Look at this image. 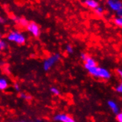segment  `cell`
<instances>
[{
	"instance_id": "ac0fdd59",
	"label": "cell",
	"mask_w": 122,
	"mask_h": 122,
	"mask_svg": "<svg viewBox=\"0 0 122 122\" xmlns=\"http://www.w3.org/2000/svg\"><path fill=\"white\" fill-rule=\"evenodd\" d=\"M116 91L118 93H121L122 92V84H118L117 87H116Z\"/></svg>"
},
{
	"instance_id": "9c48e42d",
	"label": "cell",
	"mask_w": 122,
	"mask_h": 122,
	"mask_svg": "<svg viewBox=\"0 0 122 122\" xmlns=\"http://www.w3.org/2000/svg\"><path fill=\"white\" fill-rule=\"evenodd\" d=\"M84 67H92L97 65L96 60L89 56H87V58L84 60Z\"/></svg>"
},
{
	"instance_id": "7402d4cb",
	"label": "cell",
	"mask_w": 122,
	"mask_h": 122,
	"mask_svg": "<svg viewBox=\"0 0 122 122\" xmlns=\"http://www.w3.org/2000/svg\"><path fill=\"white\" fill-rule=\"evenodd\" d=\"M116 13H117L118 16H120V17H121V16H122V9H121V10H118V11L116 12Z\"/></svg>"
},
{
	"instance_id": "d4e9b609",
	"label": "cell",
	"mask_w": 122,
	"mask_h": 122,
	"mask_svg": "<svg viewBox=\"0 0 122 122\" xmlns=\"http://www.w3.org/2000/svg\"><path fill=\"white\" fill-rule=\"evenodd\" d=\"M1 36H2V35H1V34H0V38H1Z\"/></svg>"
},
{
	"instance_id": "ffe728a7",
	"label": "cell",
	"mask_w": 122,
	"mask_h": 122,
	"mask_svg": "<svg viewBox=\"0 0 122 122\" xmlns=\"http://www.w3.org/2000/svg\"><path fill=\"white\" fill-rule=\"evenodd\" d=\"M88 55L87 54H86V53H81V59L84 61L86 58H87V56Z\"/></svg>"
},
{
	"instance_id": "e0dca14e",
	"label": "cell",
	"mask_w": 122,
	"mask_h": 122,
	"mask_svg": "<svg viewBox=\"0 0 122 122\" xmlns=\"http://www.w3.org/2000/svg\"><path fill=\"white\" fill-rule=\"evenodd\" d=\"M7 44L3 41V40H0V51H2L5 48H6Z\"/></svg>"
},
{
	"instance_id": "3957f363",
	"label": "cell",
	"mask_w": 122,
	"mask_h": 122,
	"mask_svg": "<svg viewBox=\"0 0 122 122\" xmlns=\"http://www.w3.org/2000/svg\"><path fill=\"white\" fill-rule=\"evenodd\" d=\"M60 60V56L59 54H54L49 58L45 59V61L43 63V68L45 71H48L51 70L55 64Z\"/></svg>"
},
{
	"instance_id": "9a60e30c",
	"label": "cell",
	"mask_w": 122,
	"mask_h": 122,
	"mask_svg": "<svg viewBox=\"0 0 122 122\" xmlns=\"http://www.w3.org/2000/svg\"><path fill=\"white\" fill-rule=\"evenodd\" d=\"M19 23L22 27H27V25L28 24V21L25 19H19Z\"/></svg>"
},
{
	"instance_id": "ba28073f",
	"label": "cell",
	"mask_w": 122,
	"mask_h": 122,
	"mask_svg": "<svg viewBox=\"0 0 122 122\" xmlns=\"http://www.w3.org/2000/svg\"><path fill=\"white\" fill-rule=\"evenodd\" d=\"M84 4L86 5V6L88 7L89 8H91L93 10H95L97 7L99 6V3L96 0H85Z\"/></svg>"
},
{
	"instance_id": "277c9868",
	"label": "cell",
	"mask_w": 122,
	"mask_h": 122,
	"mask_svg": "<svg viewBox=\"0 0 122 122\" xmlns=\"http://www.w3.org/2000/svg\"><path fill=\"white\" fill-rule=\"evenodd\" d=\"M26 27H27V30L29 31L33 36L39 37V36H40V33H41L40 28L38 26V25L36 24L35 22L28 23Z\"/></svg>"
},
{
	"instance_id": "2e32d148",
	"label": "cell",
	"mask_w": 122,
	"mask_h": 122,
	"mask_svg": "<svg viewBox=\"0 0 122 122\" xmlns=\"http://www.w3.org/2000/svg\"><path fill=\"white\" fill-rule=\"evenodd\" d=\"M66 51L68 53H73V47H72L70 45H67L66 46Z\"/></svg>"
},
{
	"instance_id": "5b68a950",
	"label": "cell",
	"mask_w": 122,
	"mask_h": 122,
	"mask_svg": "<svg viewBox=\"0 0 122 122\" xmlns=\"http://www.w3.org/2000/svg\"><path fill=\"white\" fill-rule=\"evenodd\" d=\"M107 5L115 12L122 9V3L121 0H107Z\"/></svg>"
},
{
	"instance_id": "52a82bcc",
	"label": "cell",
	"mask_w": 122,
	"mask_h": 122,
	"mask_svg": "<svg viewBox=\"0 0 122 122\" xmlns=\"http://www.w3.org/2000/svg\"><path fill=\"white\" fill-rule=\"evenodd\" d=\"M107 104H108L109 107L112 111L113 113H115L116 115L117 113L119 112V107H118V104L114 101H112V100H110V101H108V102H107Z\"/></svg>"
},
{
	"instance_id": "7a4b0ae2",
	"label": "cell",
	"mask_w": 122,
	"mask_h": 122,
	"mask_svg": "<svg viewBox=\"0 0 122 122\" xmlns=\"http://www.w3.org/2000/svg\"><path fill=\"white\" fill-rule=\"evenodd\" d=\"M8 41H13L16 43L18 45H24L26 41V38L25 36L17 31H12L10 32L8 36H7Z\"/></svg>"
},
{
	"instance_id": "8992f818",
	"label": "cell",
	"mask_w": 122,
	"mask_h": 122,
	"mask_svg": "<svg viewBox=\"0 0 122 122\" xmlns=\"http://www.w3.org/2000/svg\"><path fill=\"white\" fill-rule=\"evenodd\" d=\"M53 119L56 121H61V122H74L75 120L71 116H68L67 114H58L56 115Z\"/></svg>"
},
{
	"instance_id": "7c38bea8",
	"label": "cell",
	"mask_w": 122,
	"mask_h": 122,
	"mask_svg": "<svg viewBox=\"0 0 122 122\" xmlns=\"http://www.w3.org/2000/svg\"><path fill=\"white\" fill-rule=\"evenodd\" d=\"M19 97L23 98L26 101H29V100H31L32 99V96L30 95H28V94H26L25 92H20L19 94Z\"/></svg>"
},
{
	"instance_id": "8fae6325",
	"label": "cell",
	"mask_w": 122,
	"mask_h": 122,
	"mask_svg": "<svg viewBox=\"0 0 122 122\" xmlns=\"http://www.w3.org/2000/svg\"><path fill=\"white\" fill-rule=\"evenodd\" d=\"M113 22L116 26H118L119 27H121V26H122V17L118 16L116 18H115L114 20H113Z\"/></svg>"
},
{
	"instance_id": "30bf717a",
	"label": "cell",
	"mask_w": 122,
	"mask_h": 122,
	"mask_svg": "<svg viewBox=\"0 0 122 122\" xmlns=\"http://www.w3.org/2000/svg\"><path fill=\"white\" fill-rule=\"evenodd\" d=\"M8 87V80L5 78H0V90H5Z\"/></svg>"
},
{
	"instance_id": "6da1fadb",
	"label": "cell",
	"mask_w": 122,
	"mask_h": 122,
	"mask_svg": "<svg viewBox=\"0 0 122 122\" xmlns=\"http://www.w3.org/2000/svg\"><path fill=\"white\" fill-rule=\"evenodd\" d=\"M84 67L88 71V73L93 77L101 78H104V79H110L111 78L110 72L105 68L98 67L97 65L92 67Z\"/></svg>"
},
{
	"instance_id": "5bb4252c",
	"label": "cell",
	"mask_w": 122,
	"mask_h": 122,
	"mask_svg": "<svg viewBox=\"0 0 122 122\" xmlns=\"http://www.w3.org/2000/svg\"><path fill=\"white\" fill-rule=\"evenodd\" d=\"M51 93L52 94H53L54 96H59V95H60V91H59V90L57 88V87H51Z\"/></svg>"
},
{
	"instance_id": "cb8c5ba5",
	"label": "cell",
	"mask_w": 122,
	"mask_h": 122,
	"mask_svg": "<svg viewBox=\"0 0 122 122\" xmlns=\"http://www.w3.org/2000/svg\"><path fill=\"white\" fill-rule=\"evenodd\" d=\"M5 22V19L4 18H2V17H1L0 16V24H4Z\"/></svg>"
},
{
	"instance_id": "44dd1931",
	"label": "cell",
	"mask_w": 122,
	"mask_h": 122,
	"mask_svg": "<svg viewBox=\"0 0 122 122\" xmlns=\"http://www.w3.org/2000/svg\"><path fill=\"white\" fill-rule=\"evenodd\" d=\"M13 87H14V89H15L16 91H19L20 90V87H19V84H14V86H13Z\"/></svg>"
},
{
	"instance_id": "603a6c76",
	"label": "cell",
	"mask_w": 122,
	"mask_h": 122,
	"mask_svg": "<svg viewBox=\"0 0 122 122\" xmlns=\"http://www.w3.org/2000/svg\"><path fill=\"white\" fill-rule=\"evenodd\" d=\"M117 73L119 75L120 77H122V70L121 69H118L117 70Z\"/></svg>"
},
{
	"instance_id": "4fadbf2b",
	"label": "cell",
	"mask_w": 122,
	"mask_h": 122,
	"mask_svg": "<svg viewBox=\"0 0 122 122\" xmlns=\"http://www.w3.org/2000/svg\"><path fill=\"white\" fill-rule=\"evenodd\" d=\"M104 8H102V7H100V6L97 7V8L95 9V12L98 16H102L104 13Z\"/></svg>"
},
{
	"instance_id": "d6986e66",
	"label": "cell",
	"mask_w": 122,
	"mask_h": 122,
	"mask_svg": "<svg viewBox=\"0 0 122 122\" xmlns=\"http://www.w3.org/2000/svg\"><path fill=\"white\" fill-rule=\"evenodd\" d=\"M116 119L119 122L122 121V113L121 112H118L116 114Z\"/></svg>"
}]
</instances>
